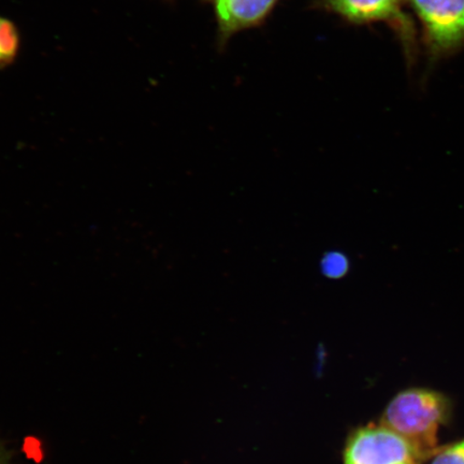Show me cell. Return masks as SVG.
Segmentation results:
<instances>
[{
    "label": "cell",
    "mask_w": 464,
    "mask_h": 464,
    "mask_svg": "<svg viewBox=\"0 0 464 464\" xmlns=\"http://www.w3.org/2000/svg\"><path fill=\"white\" fill-rule=\"evenodd\" d=\"M452 404L446 394L428 388H409L387 405L382 425L408 440L426 461L440 448L439 433L448 425Z\"/></svg>",
    "instance_id": "6da1fadb"
},
{
    "label": "cell",
    "mask_w": 464,
    "mask_h": 464,
    "mask_svg": "<svg viewBox=\"0 0 464 464\" xmlns=\"http://www.w3.org/2000/svg\"><path fill=\"white\" fill-rule=\"evenodd\" d=\"M421 27L429 63H437L464 49V0H403Z\"/></svg>",
    "instance_id": "7a4b0ae2"
},
{
    "label": "cell",
    "mask_w": 464,
    "mask_h": 464,
    "mask_svg": "<svg viewBox=\"0 0 464 464\" xmlns=\"http://www.w3.org/2000/svg\"><path fill=\"white\" fill-rule=\"evenodd\" d=\"M403 0H317L315 7L342 17L353 25L385 23L402 45L406 63L414 65L419 56V34Z\"/></svg>",
    "instance_id": "3957f363"
},
{
    "label": "cell",
    "mask_w": 464,
    "mask_h": 464,
    "mask_svg": "<svg viewBox=\"0 0 464 464\" xmlns=\"http://www.w3.org/2000/svg\"><path fill=\"white\" fill-rule=\"evenodd\" d=\"M345 464H421L408 440L385 426L359 429L346 445Z\"/></svg>",
    "instance_id": "277c9868"
},
{
    "label": "cell",
    "mask_w": 464,
    "mask_h": 464,
    "mask_svg": "<svg viewBox=\"0 0 464 464\" xmlns=\"http://www.w3.org/2000/svg\"><path fill=\"white\" fill-rule=\"evenodd\" d=\"M220 44L237 32L258 26L274 10L277 0H213Z\"/></svg>",
    "instance_id": "5b68a950"
},
{
    "label": "cell",
    "mask_w": 464,
    "mask_h": 464,
    "mask_svg": "<svg viewBox=\"0 0 464 464\" xmlns=\"http://www.w3.org/2000/svg\"><path fill=\"white\" fill-rule=\"evenodd\" d=\"M20 36L13 22L0 16V67L8 65L19 52Z\"/></svg>",
    "instance_id": "8992f818"
},
{
    "label": "cell",
    "mask_w": 464,
    "mask_h": 464,
    "mask_svg": "<svg viewBox=\"0 0 464 464\" xmlns=\"http://www.w3.org/2000/svg\"><path fill=\"white\" fill-rule=\"evenodd\" d=\"M429 464H464V439L439 448Z\"/></svg>",
    "instance_id": "52a82bcc"
},
{
    "label": "cell",
    "mask_w": 464,
    "mask_h": 464,
    "mask_svg": "<svg viewBox=\"0 0 464 464\" xmlns=\"http://www.w3.org/2000/svg\"><path fill=\"white\" fill-rule=\"evenodd\" d=\"M0 464H11L9 455L3 450H0Z\"/></svg>",
    "instance_id": "ba28073f"
}]
</instances>
